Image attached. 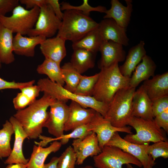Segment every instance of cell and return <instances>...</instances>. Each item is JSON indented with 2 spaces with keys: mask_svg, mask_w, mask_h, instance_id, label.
Listing matches in <instances>:
<instances>
[{
  "mask_svg": "<svg viewBox=\"0 0 168 168\" xmlns=\"http://www.w3.org/2000/svg\"><path fill=\"white\" fill-rule=\"evenodd\" d=\"M13 103L15 109L18 110L25 108L33 103L25 95L20 92L13 98Z\"/></svg>",
  "mask_w": 168,
  "mask_h": 168,
  "instance_id": "39",
  "label": "cell"
},
{
  "mask_svg": "<svg viewBox=\"0 0 168 168\" xmlns=\"http://www.w3.org/2000/svg\"><path fill=\"white\" fill-rule=\"evenodd\" d=\"M147 153L155 161V160L160 157L165 159L168 158V141H160L151 145L148 146Z\"/></svg>",
  "mask_w": 168,
  "mask_h": 168,
  "instance_id": "35",
  "label": "cell"
},
{
  "mask_svg": "<svg viewBox=\"0 0 168 168\" xmlns=\"http://www.w3.org/2000/svg\"><path fill=\"white\" fill-rule=\"evenodd\" d=\"M62 145L61 142L57 141H54L46 147L34 145L31 156L26 164V168H43L48 156L52 152L58 151Z\"/></svg>",
  "mask_w": 168,
  "mask_h": 168,
  "instance_id": "27",
  "label": "cell"
},
{
  "mask_svg": "<svg viewBox=\"0 0 168 168\" xmlns=\"http://www.w3.org/2000/svg\"><path fill=\"white\" fill-rule=\"evenodd\" d=\"M77 156L72 147H67L58 157L57 168H75Z\"/></svg>",
  "mask_w": 168,
  "mask_h": 168,
  "instance_id": "36",
  "label": "cell"
},
{
  "mask_svg": "<svg viewBox=\"0 0 168 168\" xmlns=\"http://www.w3.org/2000/svg\"><path fill=\"white\" fill-rule=\"evenodd\" d=\"M26 164H8L6 168H26Z\"/></svg>",
  "mask_w": 168,
  "mask_h": 168,
  "instance_id": "46",
  "label": "cell"
},
{
  "mask_svg": "<svg viewBox=\"0 0 168 168\" xmlns=\"http://www.w3.org/2000/svg\"><path fill=\"white\" fill-rule=\"evenodd\" d=\"M88 124L79 127L72 131L70 133L66 134H63L58 138L45 137V142L47 144L50 142L60 140L61 144L64 145L67 143L70 139L83 138L92 132L88 130Z\"/></svg>",
  "mask_w": 168,
  "mask_h": 168,
  "instance_id": "33",
  "label": "cell"
},
{
  "mask_svg": "<svg viewBox=\"0 0 168 168\" xmlns=\"http://www.w3.org/2000/svg\"><path fill=\"white\" fill-rule=\"evenodd\" d=\"M40 8L39 14L35 26L27 35L29 36H42L46 38H51L58 31L62 21L56 16L49 4Z\"/></svg>",
  "mask_w": 168,
  "mask_h": 168,
  "instance_id": "9",
  "label": "cell"
},
{
  "mask_svg": "<svg viewBox=\"0 0 168 168\" xmlns=\"http://www.w3.org/2000/svg\"><path fill=\"white\" fill-rule=\"evenodd\" d=\"M20 3L25 5L26 9H30L35 7H40L48 4L47 0H20Z\"/></svg>",
  "mask_w": 168,
  "mask_h": 168,
  "instance_id": "43",
  "label": "cell"
},
{
  "mask_svg": "<svg viewBox=\"0 0 168 168\" xmlns=\"http://www.w3.org/2000/svg\"><path fill=\"white\" fill-rule=\"evenodd\" d=\"M135 88L128 87L121 89L114 95L109 104L104 117L114 126H126L132 117V100Z\"/></svg>",
  "mask_w": 168,
  "mask_h": 168,
  "instance_id": "5",
  "label": "cell"
},
{
  "mask_svg": "<svg viewBox=\"0 0 168 168\" xmlns=\"http://www.w3.org/2000/svg\"><path fill=\"white\" fill-rule=\"evenodd\" d=\"M103 42L97 27L79 40L72 43V47L73 49H82L96 53Z\"/></svg>",
  "mask_w": 168,
  "mask_h": 168,
  "instance_id": "29",
  "label": "cell"
},
{
  "mask_svg": "<svg viewBox=\"0 0 168 168\" xmlns=\"http://www.w3.org/2000/svg\"><path fill=\"white\" fill-rule=\"evenodd\" d=\"M41 135H40V136L39 137L40 138V137H41ZM40 145L41 146H42V145H41V144H40Z\"/></svg>",
  "mask_w": 168,
  "mask_h": 168,
  "instance_id": "50",
  "label": "cell"
},
{
  "mask_svg": "<svg viewBox=\"0 0 168 168\" xmlns=\"http://www.w3.org/2000/svg\"><path fill=\"white\" fill-rule=\"evenodd\" d=\"M36 71L39 74L46 75L53 82L63 86L65 84L60 64L54 61L45 58L43 62L38 66Z\"/></svg>",
  "mask_w": 168,
  "mask_h": 168,
  "instance_id": "28",
  "label": "cell"
},
{
  "mask_svg": "<svg viewBox=\"0 0 168 168\" xmlns=\"http://www.w3.org/2000/svg\"><path fill=\"white\" fill-rule=\"evenodd\" d=\"M98 25V23L80 11L66 10L63 12L61 24L57 36L74 43L97 27Z\"/></svg>",
  "mask_w": 168,
  "mask_h": 168,
  "instance_id": "4",
  "label": "cell"
},
{
  "mask_svg": "<svg viewBox=\"0 0 168 168\" xmlns=\"http://www.w3.org/2000/svg\"><path fill=\"white\" fill-rule=\"evenodd\" d=\"M93 159L96 168H122L123 165L128 164L139 167L142 166L139 161L133 156L113 146L105 145Z\"/></svg>",
  "mask_w": 168,
  "mask_h": 168,
  "instance_id": "8",
  "label": "cell"
},
{
  "mask_svg": "<svg viewBox=\"0 0 168 168\" xmlns=\"http://www.w3.org/2000/svg\"><path fill=\"white\" fill-rule=\"evenodd\" d=\"M132 116L146 120H152L154 118L152 101L142 85L135 91L133 96Z\"/></svg>",
  "mask_w": 168,
  "mask_h": 168,
  "instance_id": "18",
  "label": "cell"
},
{
  "mask_svg": "<svg viewBox=\"0 0 168 168\" xmlns=\"http://www.w3.org/2000/svg\"><path fill=\"white\" fill-rule=\"evenodd\" d=\"M96 54L84 49H74L70 63L82 74L94 67Z\"/></svg>",
  "mask_w": 168,
  "mask_h": 168,
  "instance_id": "26",
  "label": "cell"
},
{
  "mask_svg": "<svg viewBox=\"0 0 168 168\" xmlns=\"http://www.w3.org/2000/svg\"><path fill=\"white\" fill-rule=\"evenodd\" d=\"M127 6H124L118 0H112L111 7L106 10L104 19L110 18L114 20L120 26L127 29L129 24L133 11L132 1L125 0Z\"/></svg>",
  "mask_w": 168,
  "mask_h": 168,
  "instance_id": "19",
  "label": "cell"
},
{
  "mask_svg": "<svg viewBox=\"0 0 168 168\" xmlns=\"http://www.w3.org/2000/svg\"><path fill=\"white\" fill-rule=\"evenodd\" d=\"M69 114L64 126V131H73L89 124L96 112L91 108H85L75 101H71L69 105Z\"/></svg>",
  "mask_w": 168,
  "mask_h": 168,
  "instance_id": "15",
  "label": "cell"
},
{
  "mask_svg": "<svg viewBox=\"0 0 168 168\" xmlns=\"http://www.w3.org/2000/svg\"><path fill=\"white\" fill-rule=\"evenodd\" d=\"M35 80L25 82H9L0 78V90L5 89H19L33 85Z\"/></svg>",
  "mask_w": 168,
  "mask_h": 168,
  "instance_id": "37",
  "label": "cell"
},
{
  "mask_svg": "<svg viewBox=\"0 0 168 168\" xmlns=\"http://www.w3.org/2000/svg\"><path fill=\"white\" fill-rule=\"evenodd\" d=\"M142 85L152 101L168 96V72L154 75Z\"/></svg>",
  "mask_w": 168,
  "mask_h": 168,
  "instance_id": "21",
  "label": "cell"
},
{
  "mask_svg": "<svg viewBox=\"0 0 168 168\" xmlns=\"http://www.w3.org/2000/svg\"><path fill=\"white\" fill-rule=\"evenodd\" d=\"M37 85L41 91L56 100L66 102L68 100L75 101L84 108L94 109L104 117L108 110L109 104L97 101L92 96H82L69 91L63 86L51 81L48 78L40 79Z\"/></svg>",
  "mask_w": 168,
  "mask_h": 168,
  "instance_id": "3",
  "label": "cell"
},
{
  "mask_svg": "<svg viewBox=\"0 0 168 168\" xmlns=\"http://www.w3.org/2000/svg\"><path fill=\"white\" fill-rule=\"evenodd\" d=\"M77 168H94L92 166L90 165H87L84 166L78 167Z\"/></svg>",
  "mask_w": 168,
  "mask_h": 168,
  "instance_id": "47",
  "label": "cell"
},
{
  "mask_svg": "<svg viewBox=\"0 0 168 168\" xmlns=\"http://www.w3.org/2000/svg\"><path fill=\"white\" fill-rule=\"evenodd\" d=\"M48 4L51 7L56 16L62 21L63 16V12L61 9L60 4L58 0H47Z\"/></svg>",
  "mask_w": 168,
  "mask_h": 168,
  "instance_id": "44",
  "label": "cell"
},
{
  "mask_svg": "<svg viewBox=\"0 0 168 168\" xmlns=\"http://www.w3.org/2000/svg\"><path fill=\"white\" fill-rule=\"evenodd\" d=\"M88 2L87 0H84L82 5L79 6H74L67 2H63L60 4L61 5V9L62 11L69 10L78 11L87 16H89L91 12L96 11L105 13L107 10L105 7L101 6L92 7L88 4Z\"/></svg>",
  "mask_w": 168,
  "mask_h": 168,
  "instance_id": "34",
  "label": "cell"
},
{
  "mask_svg": "<svg viewBox=\"0 0 168 168\" xmlns=\"http://www.w3.org/2000/svg\"><path fill=\"white\" fill-rule=\"evenodd\" d=\"M130 78L129 87L136 88L142 82L154 76L156 65L149 56L145 55Z\"/></svg>",
  "mask_w": 168,
  "mask_h": 168,
  "instance_id": "23",
  "label": "cell"
},
{
  "mask_svg": "<svg viewBox=\"0 0 168 168\" xmlns=\"http://www.w3.org/2000/svg\"><path fill=\"white\" fill-rule=\"evenodd\" d=\"M152 101V111L154 118L158 114L168 110V96Z\"/></svg>",
  "mask_w": 168,
  "mask_h": 168,
  "instance_id": "38",
  "label": "cell"
},
{
  "mask_svg": "<svg viewBox=\"0 0 168 168\" xmlns=\"http://www.w3.org/2000/svg\"><path fill=\"white\" fill-rule=\"evenodd\" d=\"M58 157H53L48 163L44 164L43 168H57Z\"/></svg>",
  "mask_w": 168,
  "mask_h": 168,
  "instance_id": "45",
  "label": "cell"
},
{
  "mask_svg": "<svg viewBox=\"0 0 168 168\" xmlns=\"http://www.w3.org/2000/svg\"><path fill=\"white\" fill-rule=\"evenodd\" d=\"M97 29L103 41L111 40L123 46L128 45L126 29L119 26L113 19H104L98 23Z\"/></svg>",
  "mask_w": 168,
  "mask_h": 168,
  "instance_id": "14",
  "label": "cell"
},
{
  "mask_svg": "<svg viewBox=\"0 0 168 168\" xmlns=\"http://www.w3.org/2000/svg\"><path fill=\"white\" fill-rule=\"evenodd\" d=\"M145 44L144 42L141 40L129 49L124 63L119 66L120 72L124 76L130 78L136 67L147 54Z\"/></svg>",
  "mask_w": 168,
  "mask_h": 168,
  "instance_id": "24",
  "label": "cell"
},
{
  "mask_svg": "<svg viewBox=\"0 0 168 168\" xmlns=\"http://www.w3.org/2000/svg\"><path fill=\"white\" fill-rule=\"evenodd\" d=\"M99 76V73L91 76L82 75L73 93L82 96H92Z\"/></svg>",
  "mask_w": 168,
  "mask_h": 168,
  "instance_id": "32",
  "label": "cell"
},
{
  "mask_svg": "<svg viewBox=\"0 0 168 168\" xmlns=\"http://www.w3.org/2000/svg\"><path fill=\"white\" fill-rule=\"evenodd\" d=\"M118 63L101 68L92 96L99 101L109 104L119 90L129 87L130 78L120 72Z\"/></svg>",
  "mask_w": 168,
  "mask_h": 168,
  "instance_id": "2",
  "label": "cell"
},
{
  "mask_svg": "<svg viewBox=\"0 0 168 168\" xmlns=\"http://www.w3.org/2000/svg\"><path fill=\"white\" fill-rule=\"evenodd\" d=\"M44 94L41 98L27 107L17 110L13 115L30 139L37 138L42 133L48 117L47 109L56 100L49 95Z\"/></svg>",
  "mask_w": 168,
  "mask_h": 168,
  "instance_id": "1",
  "label": "cell"
},
{
  "mask_svg": "<svg viewBox=\"0 0 168 168\" xmlns=\"http://www.w3.org/2000/svg\"><path fill=\"white\" fill-rule=\"evenodd\" d=\"M128 125L136 130L135 134H128L124 139L138 144L154 143L161 141H168L166 132L152 120H146L132 116Z\"/></svg>",
  "mask_w": 168,
  "mask_h": 168,
  "instance_id": "6",
  "label": "cell"
},
{
  "mask_svg": "<svg viewBox=\"0 0 168 168\" xmlns=\"http://www.w3.org/2000/svg\"><path fill=\"white\" fill-rule=\"evenodd\" d=\"M21 92L25 95L33 103L39 96L40 90L37 85H31L20 89Z\"/></svg>",
  "mask_w": 168,
  "mask_h": 168,
  "instance_id": "41",
  "label": "cell"
},
{
  "mask_svg": "<svg viewBox=\"0 0 168 168\" xmlns=\"http://www.w3.org/2000/svg\"><path fill=\"white\" fill-rule=\"evenodd\" d=\"M18 0H0V16H5V14L12 11L19 5Z\"/></svg>",
  "mask_w": 168,
  "mask_h": 168,
  "instance_id": "40",
  "label": "cell"
},
{
  "mask_svg": "<svg viewBox=\"0 0 168 168\" xmlns=\"http://www.w3.org/2000/svg\"><path fill=\"white\" fill-rule=\"evenodd\" d=\"M153 120L157 125L166 133H168V110L156 116Z\"/></svg>",
  "mask_w": 168,
  "mask_h": 168,
  "instance_id": "42",
  "label": "cell"
},
{
  "mask_svg": "<svg viewBox=\"0 0 168 168\" xmlns=\"http://www.w3.org/2000/svg\"><path fill=\"white\" fill-rule=\"evenodd\" d=\"M2 68V63H1L0 61V69H1Z\"/></svg>",
  "mask_w": 168,
  "mask_h": 168,
  "instance_id": "49",
  "label": "cell"
},
{
  "mask_svg": "<svg viewBox=\"0 0 168 168\" xmlns=\"http://www.w3.org/2000/svg\"><path fill=\"white\" fill-rule=\"evenodd\" d=\"M127 168H134L133 167L131 164H128L126 165Z\"/></svg>",
  "mask_w": 168,
  "mask_h": 168,
  "instance_id": "48",
  "label": "cell"
},
{
  "mask_svg": "<svg viewBox=\"0 0 168 168\" xmlns=\"http://www.w3.org/2000/svg\"><path fill=\"white\" fill-rule=\"evenodd\" d=\"M61 69L63 77L66 83L64 87L68 91L74 92L82 74L77 71L70 62L65 63Z\"/></svg>",
  "mask_w": 168,
  "mask_h": 168,
  "instance_id": "31",
  "label": "cell"
},
{
  "mask_svg": "<svg viewBox=\"0 0 168 168\" xmlns=\"http://www.w3.org/2000/svg\"><path fill=\"white\" fill-rule=\"evenodd\" d=\"M99 51L101 54L98 64L100 69L109 67L116 63L123 62L126 57L123 45L111 40L103 41Z\"/></svg>",
  "mask_w": 168,
  "mask_h": 168,
  "instance_id": "16",
  "label": "cell"
},
{
  "mask_svg": "<svg viewBox=\"0 0 168 168\" xmlns=\"http://www.w3.org/2000/svg\"><path fill=\"white\" fill-rule=\"evenodd\" d=\"M65 41L62 38L57 36L46 38L40 44V51L45 58L60 64L67 54Z\"/></svg>",
  "mask_w": 168,
  "mask_h": 168,
  "instance_id": "20",
  "label": "cell"
},
{
  "mask_svg": "<svg viewBox=\"0 0 168 168\" xmlns=\"http://www.w3.org/2000/svg\"><path fill=\"white\" fill-rule=\"evenodd\" d=\"M149 143L138 144L128 142L122 138L118 132H115L105 145L118 147L137 158L143 168H151L156 163L147 153Z\"/></svg>",
  "mask_w": 168,
  "mask_h": 168,
  "instance_id": "10",
  "label": "cell"
},
{
  "mask_svg": "<svg viewBox=\"0 0 168 168\" xmlns=\"http://www.w3.org/2000/svg\"><path fill=\"white\" fill-rule=\"evenodd\" d=\"M66 102L56 100L50 106L47 119L44 127L48 132L58 138L64 134V126L68 116L69 106Z\"/></svg>",
  "mask_w": 168,
  "mask_h": 168,
  "instance_id": "12",
  "label": "cell"
},
{
  "mask_svg": "<svg viewBox=\"0 0 168 168\" xmlns=\"http://www.w3.org/2000/svg\"><path fill=\"white\" fill-rule=\"evenodd\" d=\"M88 126L89 130L96 134L99 146L101 149L106 145L115 132L133 133L130 127H115L96 111L91 120L88 124Z\"/></svg>",
  "mask_w": 168,
  "mask_h": 168,
  "instance_id": "11",
  "label": "cell"
},
{
  "mask_svg": "<svg viewBox=\"0 0 168 168\" xmlns=\"http://www.w3.org/2000/svg\"><path fill=\"white\" fill-rule=\"evenodd\" d=\"M9 121L12 124L15 134V141L11 154L5 161L6 164H27L29 159H26L23 153L22 144L28 137L21 125L13 117L11 116Z\"/></svg>",
  "mask_w": 168,
  "mask_h": 168,
  "instance_id": "17",
  "label": "cell"
},
{
  "mask_svg": "<svg viewBox=\"0 0 168 168\" xmlns=\"http://www.w3.org/2000/svg\"><path fill=\"white\" fill-rule=\"evenodd\" d=\"M12 32L0 22V61L9 64L15 61Z\"/></svg>",
  "mask_w": 168,
  "mask_h": 168,
  "instance_id": "25",
  "label": "cell"
},
{
  "mask_svg": "<svg viewBox=\"0 0 168 168\" xmlns=\"http://www.w3.org/2000/svg\"><path fill=\"white\" fill-rule=\"evenodd\" d=\"M46 38L42 36H24L17 33L13 37V52L20 55L33 57L35 54V48Z\"/></svg>",
  "mask_w": 168,
  "mask_h": 168,
  "instance_id": "22",
  "label": "cell"
},
{
  "mask_svg": "<svg viewBox=\"0 0 168 168\" xmlns=\"http://www.w3.org/2000/svg\"><path fill=\"white\" fill-rule=\"evenodd\" d=\"M40 12L38 7L27 10L19 5L12 10L11 16H0V22L13 33L27 35L35 26Z\"/></svg>",
  "mask_w": 168,
  "mask_h": 168,
  "instance_id": "7",
  "label": "cell"
},
{
  "mask_svg": "<svg viewBox=\"0 0 168 168\" xmlns=\"http://www.w3.org/2000/svg\"><path fill=\"white\" fill-rule=\"evenodd\" d=\"M14 133L13 126L9 121L6 120L0 129V157H8L12 152L10 141Z\"/></svg>",
  "mask_w": 168,
  "mask_h": 168,
  "instance_id": "30",
  "label": "cell"
},
{
  "mask_svg": "<svg viewBox=\"0 0 168 168\" xmlns=\"http://www.w3.org/2000/svg\"><path fill=\"white\" fill-rule=\"evenodd\" d=\"M72 145L77 156L76 164H82L89 156H94L101 151L96 134L93 132L82 138L74 139Z\"/></svg>",
  "mask_w": 168,
  "mask_h": 168,
  "instance_id": "13",
  "label": "cell"
}]
</instances>
